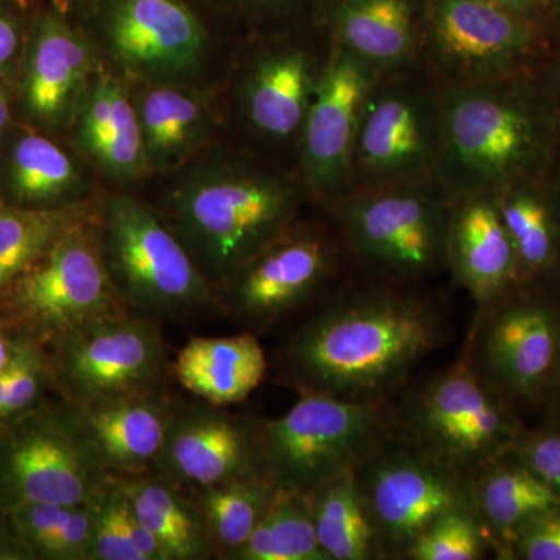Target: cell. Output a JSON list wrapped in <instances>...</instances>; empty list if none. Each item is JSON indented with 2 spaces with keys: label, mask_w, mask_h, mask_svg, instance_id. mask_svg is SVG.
Masks as SVG:
<instances>
[{
  "label": "cell",
  "mask_w": 560,
  "mask_h": 560,
  "mask_svg": "<svg viewBox=\"0 0 560 560\" xmlns=\"http://www.w3.org/2000/svg\"><path fill=\"white\" fill-rule=\"evenodd\" d=\"M451 335L447 305L427 285L359 276L291 334L279 353V381L300 394L390 404Z\"/></svg>",
  "instance_id": "cell-1"
},
{
  "label": "cell",
  "mask_w": 560,
  "mask_h": 560,
  "mask_svg": "<svg viewBox=\"0 0 560 560\" xmlns=\"http://www.w3.org/2000/svg\"><path fill=\"white\" fill-rule=\"evenodd\" d=\"M560 145V98L533 73L442 86L433 176L451 201L547 179Z\"/></svg>",
  "instance_id": "cell-2"
},
{
  "label": "cell",
  "mask_w": 560,
  "mask_h": 560,
  "mask_svg": "<svg viewBox=\"0 0 560 560\" xmlns=\"http://www.w3.org/2000/svg\"><path fill=\"white\" fill-rule=\"evenodd\" d=\"M305 200L296 173L259 154H230L187 173L164 217L220 291L300 221Z\"/></svg>",
  "instance_id": "cell-3"
},
{
  "label": "cell",
  "mask_w": 560,
  "mask_h": 560,
  "mask_svg": "<svg viewBox=\"0 0 560 560\" xmlns=\"http://www.w3.org/2000/svg\"><path fill=\"white\" fill-rule=\"evenodd\" d=\"M320 208L360 278L427 285L447 270L452 201L434 176L361 187Z\"/></svg>",
  "instance_id": "cell-4"
},
{
  "label": "cell",
  "mask_w": 560,
  "mask_h": 560,
  "mask_svg": "<svg viewBox=\"0 0 560 560\" xmlns=\"http://www.w3.org/2000/svg\"><path fill=\"white\" fill-rule=\"evenodd\" d=\"M98 248L125 308L154 320H187L221 307L206 278L167 219L149 206L113 195L95 220Z\"/></svg>",
  "instance_id": "cell-5"
},
{
  "label": "cell",
  "mask_w": 560,
  "mask_h": 560,
  "mask_svg": "<svg viewBox=\"0 0 560 560\" xmlns=\"http://www.w3.org/2000/svg\"><path fill=\"white\" fill-rule=\"evenodd\" d=\"M396 434L460 477L512 452L518 430L506 400L466 357L390 401Z\"/></svg>",
  "instance_id": "cell-6"
},
{
  "label": "cell",
  "mask_w": 560,
  "mask_h": 560,
  "mask_svg": "<svg viewBox=\"0 0 560 560\" xmlns=\"http://www.w3.org/2000/svg\"><path fill=\"white\" fill-rule=\"evenodd\" d=\"M394 434L390 404L300 394L285 415L260 419L265 474L278 489L308 493L355 471Z\"/></svg>",
  "instance_id": "cell-7"
},
{
  "label": "cell",
  "mask_w": 560,
  "mask_h": 560,
  "mask_svg": "<svg viewBox=\"0 0 560 560\" xmlns=\"http://www.w3.org/2000/svg\"><path fill=\"white\" fill-rule=\"evenodd\" d=\"M551 54L544 25L493 0H425L420 62L441 86L537 72Z\"/></svg>",
  "instance_id": "cell-8"
},
{
  "label": "cell",
  "mask_w": 560,
  "mask_h": 560,
  "mask_svg": "<svg viewBox=\"0 0 560 560\" xmlns=\"http://www.w3.org/2000/svg\"><path fill=\"white\" fill-rule=\"evenodd\" d=\"M54 342L50 381L69 407L164 389L168 361L158 320L121 311L81 324Z\"/></svg>",
  "instance_id": "cell-9"
},
{
  "label": "cell",
  "mask_w": 560,
  "mask_h": 560,
  "mask_svg": "<svg viewBox=\"0 0 560 560\" xmlns=\"http://www.w3.org/2000/svg\"><path fill=\"white\" fill-rule=\"evenodd\" d=\"M353 477L382 559H407L412 545L441 517L475 508L470 480L445 469L399 434L363 460Z\"/></svg>",
  "instance_id": "cell-10"
},
{
  "label": "cell",
  "mask_w": 560,
  "mask_h": 560,
  "mask_svg": "<svg viewBox=\"0 0 560 560\" xmlns=\"http://www.w3.org/2000/svg\"><path fill=\"white\" fill-rule=\"evenodd\" d=\"M441 97V84L423 66L378 77L361 116L353 189L433 176Z\"/></svg>",
  "instance_id": "cell-11"
},
{
  "label": "cell",
  "mask_w": 560,
  "mask_h": 560,
  "mask_svg": "<svg viewBox=\"0 0 560 560\" xmlns=\"http://www.w3.org/2000/svg\"><path fill=\"white\" fill-rule=\"evenodd\" d=\"M109 475L72 407L32 410L13 420L0 448V495L18 504L81 506Z\"/></svg>",
  "instance_id": "cell-12"
},
{
  "label": "cell",
  "mask_w": 560,
  "mask_h": 560,
  "mask_svg": "<svg viewBox=\"0 0 560 560\" xmlns=\"http://www.w3.org/2000/svg\"><path fill=\"white\" fill-rule=\"evenodd\" d=\"M329 220V219H327ZM353 271L329 223L298 221L219 291L221 307L253 329H267L338 285Z\"/></svg>",
  "instance_id": "cell-13"
},
{
  "label": "cell",
  "mask_w": 560,
  "mask_h": 560,
  "mask_svg": "<svg viewBox=\"0 0 560 560\" xmlns=\"http://www.w3.org/2000/svg\"><path fill=\"white\" fill-rule=\"evenodd\" d=\"M2 300L18 323L50 341L88 320L127 311L103 264L90 217L66 232Z\"/></svg>",
  "instance_id": "cell-14"
},
{
  "label": "cell",
  "mask_w": 560,
  "mask_h": 560,
  "mask_svg": "<svg viewBox=\"0 0 560 560\" xmlns=\"http://www.w3.org/2000/svg\"><path fill=\"white\" fill-rule=\"evenodd\" d=\"M378 77L368 62L331 43L302 128L296 160L302 186L318 206L338 200L355 187L357 136Z\"/></svg>",
  "instance_id": "cell-15"
},
{
  "label": "cell",
  "mask_w": 560,
  "mask_h": 560,
  "mask_svg": "<svg viewBox=\"0 0 560 560\" xmlns=\"http://www.w3.org/2000/svg\"><path fill=\"white\" fill-rule=\"evenodd\" d=\"M329 35L319 40L272 38L250 51L238 88L245 130L271 151L298 149L308 106L329 57Z\"/></svg>",
  "instance_id": "cell-16"
},
{
  "label": "cell",
  "mask_w": 560,
  "mask_h": 560,
  "mask_svg": "<svg viewBox=\"0 0 560 560\" xmlns=\"http://www.w3.org/2000/svg\"><path fill=\"white\" fill-rule=\"evenodd\" d=\"M506 294L478 308L463 355L501 396L534 399L559 371L560 324L548 305Z\"/></svg>",
  "instance_id": "cell-17"
},
{
  "label": "cell",
  "mask_w": 560,
  "mask_h": 560,
  "mask_svg": "<svg viewBox=\"0 0 560 560\" xmlns=\"http://www.w3.org/2000/svg\"><path fill=\"white\" fill-rule=\"evenodd\" d=\"M103 35L114 60L150 83L190 79L208 49L205 27L180 0H110Z\"/></svg>",
  "instance_id": "cell-18"
},
{
  "label": "cell",
  "mask_w": 560,
  "mask_h": 560,
  "mask_svg": "<svg viewBox=\"0 0 560 560\" xmlns=\"http://www.w3.org/2000/svg\"><path fill=\"white\" fill-rule=\"evenodd\" d=\"M154 474L189 492L267 475L261 458L260 419L223 408L176 407Z\"/></svg>",
  "instance_id": "cell-19"
},
{
  "label": "cell",
  "mask_w": 560,
  "mask_h": 560,
  "mask_svg": "<svg viewBox=\"0 0 560 560\" xmlns=\"http://www.w3.org/2000/svg\"><path fill=\"white\" fill-rule=\"evenodd\" d=\"M425 0H329L320 27L381 75L419 68Z\"/></svg>",
  "instance_id": "cell-20"
},
{
  "label": "cell",
  "mask_w": 560,
  "mask_h": 560,
  "mask_svg": "<svg viewBox=\"0 0 560 560\" xmlns=\"http://www.w3.org/2000/svg\"><path fill=\"white\" fill-rule=\"evenodd\" d=\"M447 271L470 294L477 308L500 300L517 283L514 246L495 195L452 201Z\"/></svg>",
  "instance_id": "cell-21"
},
{
  "label": "cell",
  "mask_w": 560,
  "mask_h": 560,
  "mask_svg": "<svg viewBox=\"0 0 560 560\" xmlns=\"http://www.w3.org/2000/svg\"><path fill=\"white\" fill-rule=\"evenodd\" d=\"M73 410L106 474L135 478L153 471L176 405L160 389Z\"/></svg>",
  "instance_id": "cell-22"
},
{
  "label": "cell",
  "mask_w": 560,
  "mask_h": 560,
  "mask_svg": "<svg viewBox=\"0 0 560 560\" xmlns=\"http://www.w3.org/2000/svg\"><path fill=\"white\" fill-rule=\"evenodd\" d=\"M95 72L88 40L58 18H46L33 38L25 68V108L40 124H66L75 117Z\"/></svg>",
  "instance_id": "cell-23"
},
{
  "label": "cell",
  "mask_w": 560,
  "mask_h": 560,
  "mask_svg": "<svg viewBox=\"0 0 560 560\" xmlns=\"http://www.w3.org/2000/svg\"><path fill=\"white\" fill-rule=\"evenodd\" d=\"M77 143L109 178L130 183L149 172L135 101L108 73H94L75 117Z\"/></svg>",
  "instance_id": "cell-24"
},
{
  "label": "cell",
  "mask_w": 560,
  "mask_h": 560,
  "mask_svg": "<svg viewBox=\"0 0 560 560\" xmlns=\"http://www.w3.org/2000/svg\"><path fill=\"white\" fill-rule=\"evenodd\" d=\"M172 375L184 389L213 407L241 404L267 375L265 350L253 331L191 338L176 355Z\"/></svg>",
  "instance_id": "cell-25"
},
{
  "label": "cell",
  "mask_w": 560,
  "mask_h": 560,
  "mask_svg": "<svg viewBox=\"0 0 560 560\" xmlns=\"http://www.w3.org/2000/svg\"><path fill=\"white\" fill-rule=\"evenodd\" d=\"M131 510L167 560L219 558L197 500L189 490L150 471L135 478H117Z\"/></svg>",
  "instance_id": "cell-26"
},
{
  "label": "cell",
  "mask_w": 560,
  "mask_h": 560,
  "mask_svg": "<svg viewBox=\"0 0 560 560\" xmlns=\"http://www.w3.org/2000/svg\"><path fill=\"white\" fill-rule=\"evenodd\" d=\"M471 478L475 510L490 547H511L534 518L560 506V497L512 452Z\"/></svg>",
  "instance_id": "cell-27"
},
{
  "label": "cell",
  "mask_w": 560,
  "mask_h": 560,
  "mask_svg": "<svg viewBox=\"0 0 560 560\" xmlns=\"http://www.w3.org/2000/svg\"><path fill=\"white\" fill-rule=\"evenodd\" d=\"M135 105L149 171L179 167L210 135L205 103L179 84L150 83Z\"/></svg>",
  "instance_id": "cell-28"
},
{
  "label": "cell",
  "mask_w": 560,
  "mask_h": 560,
  "mask_svg": "<svg viewBox=\"0 0 560 560\" xmlns=\"http://www.w3.org/2000/svg\"><path fill=\"white\" fill-rule=\"evenodd\" d=\"M7 183L24 208H72L88 191L86 176L68 151L39 135L18 140Z\"/></svg>",
  "instance_id": "cell-29"
},
{
  "label": "cell",
  "mask_w": 560,
  "mask_h": 560,
  "mask_svg": "<svg viewBox=\"0 0 560 560\" xmlns=\"http://www.w3.org/2000/svg\"><path fill=\"white\" fill-rule=\"evenodd\" d=\"M320 550L329 560H382L353 471L307 493Z\"/></svg>",
  "instance_id": "cell-30"
},
{
  "label": "cell",
  "mask_w": 560,
  "mask_h": 560,
  "mask_svg": "<svg viewBox=\"0 0 560 560\" xmlns=\"http://www.w3.org/2000/svg\"><path fill=\"white\" fill-rule=\"evenodd\" d=\"M517 260V283L550 270L558 259L560 230L547 179L517 184L495 195Z\"/></svg>",
  "instance_id": "cell-31"
},
{
  "label": "cell",
  "mask_w": 560,
  "mask_h": 560,
  "mask_svg": "<svg viewBox=\"0 0 560 560\" xmlns=\"http://www.w3.org/2000/svg\"><path fill=\"white\" fill-rule=\"evenodd\" d=\"M276 492L278 488L275 482L264 474L219 482L191 492L220 559L231 560L241 550L267 514Z\"/></svg>",
  "instance_id": "cell-32"
},
{
  "label": "cell",
  "mask_w": 560,
  "mask_h": 560,
  "mask_svg": "<svg viewBox=\"0 0 560 560\" xmlns=\"http://www.w3.org/2000/svg\"><path fill=\"white\" fill-rule=\"evenodd\" d=\"M11 536L25 558L91 560V508L18 504L7 508Z\"/></svg>",
  "instance_id": "cell-33"
},
{
  "label": "cell",
  "mask_w": 560,
  "mask_h": 560,
  "mask_svg": "<svg viewBox=\"0 0 560 560\" xmlns=\"http://www.w3.org/2000/svg\"><path fill=\"white\" fill-rule=\"evenodd\" d=\"M88 217L80 206L0 209V298L46 256L66 232Z\"/></svg>",
  "instance_id": "cell-34"
},
{
  "label": "cell",
  "mask_w": 560,
  "mask_h": 560,
  "mask_svg": "<svg viewBox=\"0 0 560 560\" xmlns=\"http://www.w3.org/2000/svg\"><path fill=\"white\" fill-rule=\"evenodd\" d=\"M231 560H329L319 547L307 493L278 489L267 514Z\"/></svg>",
  "instance_id": "cell-35"
},
{
  "label": "cell",
  "mask_w": 560,
  "mask_h": 560,
  "mask_svg": "<svg viewBox=\"0 0 560 560\" xmlns=\"http://www.w3.org/2000/svg\"><path fill=\"white\" fill-rule=\"evenodd\" d=\"M91 560H167L153 536L140 525L117 478L90 501Z\"/></svg>",
  "instance_id": "cell-36"
},
{
  "label": "cell",
  "mask_w": 560,
  "mask_h": 560,
  "mask_svg": "<svg viewBox=\"0 0 560 560\" xmlns=\"http://www.w3.org/2000/svg\"><path fill=\"white\" fill-rule=\"evenodd\" d=\"M490 541L475 508L448 512L412 545L405 560H480Z\"/></svg>",
  "instance_id": "cell-37"
},
{
  "label": "cell",
  "mask_w": 560,
  "mask_h": 560,
  "mask_svg": "<svg viewBox=\"0 0 560 560\" xmlns=\"http://www.w3.org/2000/svg\"><path fill=\"white\" fill-rule=\"evenodd\" d=\"M46 381H50L49 363L44 360L35 342L22 340L20 350L7 371L0 422L11 423L35 410Z\"/></svg>",
  "instance_id": "cell-38"
},
{
  "label": "cell",
  "mask_w": 560,
  "mask_h": 560,
  "mask_svg": "<svg viewBox=\"0 0 560 560\" xmlns=\"http://www.w3.org/2000/svg\"><path fill=\"white\" fill-rule=\"evenodd\" d=\"M512 452L560 497V430L518 438Z\"/></svg>",
  "instance_id": "cell-39"
},
{
  "label": "cell",
  "mask_w": 560,
  "mask_h": 560,
  "mask_svg": "<svg viewBox=\"0 0 560 560\" xmlns=\"http://www.w3.org/2000/svg\"><path fill=\"white\" fill-rule=\"evenodd\" d=\"M526 560H560V506L534 518L511 545Z\"/></svg>",
  "instance_id": "cell-40"
},
{
  "label": "cell",
  "mask_w": 560,
  "mask_h": 560,
  "mask_svg": "<svg viewBox=\"0 0 560 560\" xmlns=\"http://www.w3.org/2000/svg\"><path fill=\"white\" fill-rule=\"evenodd\" d=\"M493 2L547 28V2L545 0H493Z\"/></svg>",
  "instance_id": "cell-41"
},
{
  "label": "cell",
  "mask_w": 560,
  "mask_h": 560,
  "mask_svg": "<svg viewBox=\"0 0 560 560\" xmlns=\"http://www.w3.org/2000/svg\"><path fill=\"white\" fill-rule=\"evenodd\" d=\"M16 25L5 14L0 13V66L7 65L18 50Z\"/></svg>",
  "instance_id": "cell-42"
},
{
  "label": "cell",
  "mask_w": 560,
  "mask_h": 560,
  "mask_svg": "<svg viewBox=\"0 0 560 560\" xmlns=\"http://www.w3.org/2000/svg\"><path fill=\"white\" fill-rule=\"evenodd\" d=\"M537 75L560 98V50L555 58H551L550 55V58L537 70Z\"/></svg>",
  "instance_id": "cell-43"
},
{
  "label": "cell",
  "mask_w": 560,
  "mask_h": 560,
  "mask_svg": "<svg viewBox=\"0 0 560 560\" xmlns=\"http://www.w3.org/2000/svg\"><path fill=\"white\" fill-rule=\"evenodd\" d=\"M547 187L560 230V145L555 162H552L551 171L547 176Z\"/></svg>",
  "instance_id": "cell-44"
},
{
  "label": "cell",
  "mask_w": 560,
  "mask_h": 560,
  "mask_svg": "<svg viewBox=\"0 0 560 560\" xmlns=\"http://www.w3.org/2000/svg\"><path fill=\"white\" fill-rule=\"evenodd\" d=\"M22 341L11 340L9 335L0 329V374L13 363Z\"/></svg>",
  "instance_id": "cell-45"
},
{
  "label": "cell",
  "mask_w": 560,
  "mask_h": 560,
  "mask_svg": "<svg viewBox=\"0 0 560 560\" xmlns=\"http://www.w3.org/2000/svg\"><path fill=\"white\" fill-rule=\"evenodd\" d=\"M243 2L257 7V9L279 10L283 9V7H289L293 0H243Z\"/></svg>",
  "instance_id": "cell-46"
},
{
  "label": "cell",
  "mask_w": 560,
  "mask_h": 560,
  "mask_svg": "<svg viewBox=\"0 0 560 560\" xmlns=\"http://www.w3.org/2000/svg\"><path fill=\"white\" fill-rule=\"evenodd\" d=\"M547 2V22L552 21V27L560 36V0H545Z\"/></svg>",
  "instance_id": "cell-47"
},
{
  "label": "cell",
  "mask_w": 560,
  "mask_h": 560,
  "mask_svg": "<svg viewBox=\"0 0 560 560\" xmlns=\"http://www.w3.org/2000/svg\"><path fill=\"white\" fill-rule=\"evenodd\" d=\"M10 120V106L7 101L5 94L0 90V132L5 130L7 124Z\"/></svg>",
  "instance_id": "cell-48"
}]
</instances>
